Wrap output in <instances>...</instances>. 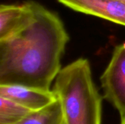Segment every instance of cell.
<instances>
[{"mask_svg":"<svg viewBox=\"0 0 125 124\" xmlns=\"http://www.w3.org/2000/svg\"><path fill=\"white\" fill-rule=\"evenodd\" d=\"M32 111L26 107L0 96V124H15Z\"/></svg>","mask_w":125,"mask_h":124,"instance_id":"cell-8","label":"cell"},{"mask_svg":"<svg viewBox=\"0 0 125 124\" xmlns=\"http://www.w3.org/2000/svg\"><path fill=\"white\" fill-rule=\"evenodd\" d=\"M34 18L18 34L0 41V85L51 90L61 70L70 37L58 15L33 1Z\"/></svg>","mask_w":125,"mask_h":124,"instance_id":"cell-1","label":"cell"},{"mask_svg":"<svg viewBox=\"0 0 125 124\" xmlns=\"http://www.w3.org/2000/svg\"></svg>","mask_w":125,"mask_h":124,"instance_id":"cell-10","label":"cell"},{"mask_svg":"<svg viewBox=\"0 0 125 124\" xmlns=\"http://www.w3.org/2000/svg\"><path fill=\"white\" fill-rule=\"evenodd\" d=\"M66 7L125 26V3L122 0H58Z\"/></svg>","mask_w":125,"mask_h":124,"instance_id":"cell-4","label":"cell"},{"mask_svg":"<svg viewBox=\"0 0 125 124\" xmlns=\"http://www.w3.org/2000/svg\"><path fill=\"white\" fill-rule=\"evenodd\" d=\"M34 18L33 1L21 4H1L0 41L7 39L26 29Z\"/></svg>","mask_w":125,"mask_h":124,"instance_id":"cell-5","label":"cell"},{"mask_svg":"<svg viewBox=\"0 0 125 124\" xmlns=\"http://www.w3.org/2000/svg\"><path fill=\"white\" fill-rule=\"evenodd\" d=\"M104 98L125 118V42L116 46L100 77Z\"/></svg>","mask_w":125,"mask_h":124,"instance_id":"cell-3","label":"cell"},{"mask_svg":"<svg viewBox=\"0 0 125 124\" xmlns=\"http://www.w3.org/2000/svg\"><path fill=\"white\" fill-rule=\"evenodd\" d=\"M0 96L10 99L31 111L42 110L57 100L53 90L45 91L18 85H0Z\"/></svg>","mask_w":125,"mask_h":124,"instance_id":"cell-6","label":"cell"},{"mask_svg":"<svg viewBox=\"0 0 125 124\" xmlns=\"http://www.w3.org/2000/svg\"><path fill=\"white\" fill-rule=\"evenodd\" d=\"M121 124H125V118H123V119H122V123H121Z\"/></svg>","mask_w":125,"mask_h":124,"instance_id":"cell-9","label":"cell"},{"mask_svg":"<svg viewBox=\"0 0 125 124\" xmlns=\"http://www.w3.org/2000/svg\"><path fill=\"white\" fill-rule=\"evenodd\" d=\"M53 91L61 103L64 124H101L103 98L87 59L79 58L61 69Z\"/></svg>","mask_w":125,"mask_h":124,"instance_id":"cell-2","label":"cell"},{"mask_svg":"<svg viewBox=\"0 0 125 124\" xmlns=\"http://www.w3.org/2000/svg\"><path fill=\"white\" fill-rule=\"evenodd\" d=\"M64 117L62 105L57 100L48 107L32 111L23 119L15 124H63Z\"/></svg>","mask_w":125,"mask_h":124,"instance_id":"cell-7","label":"cell"}]
</instances>
